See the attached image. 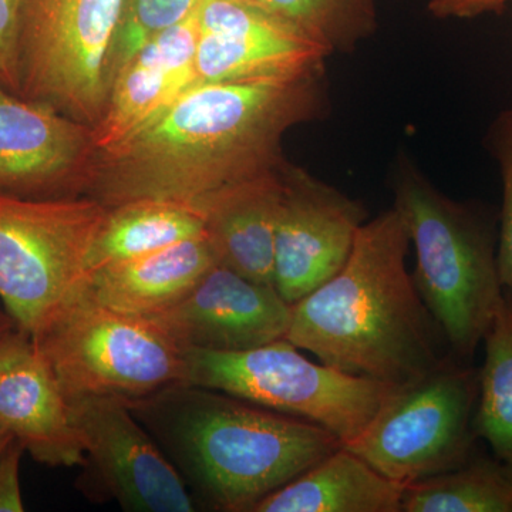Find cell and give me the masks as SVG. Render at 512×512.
Masks as SVG:
<instances>
[{
	"instance_id": "17",
	"label": "cell",
	"mask_w": 512,
	"mask_h": 512,
	"mask_svg": "<svg viewBox=\"0 0 512 512\" xmlns=\"http://www.w3.org/2000/svg\"><path fill=\"white\" fill-rule=\"evenodd\" d=\"M282 168L278 173L229 188L202 204L207 210L208 238L218 264L272 286Z\"/></svg>"
},
{
	"instance_id": "9",
	"label": "cell",
	"mask_w": 512,
	"mask_h": 512,
	"mask_svg": "<svg viewBox=\"0 0 512 512\" xmlns=\"http://www.w3.org/2000/svg\"><path fill=\"white\" fill-rule=\"evenodd\" d=\"M123 0H23L19 96L96 126L109 99L111 47Z\"/></svg>"
},
{
	"instance_id": "14",
	"label": "cell",
	"mask_w": 512,
	"mask_h": 512,
	"mask_svg": "<svg viewBox=\"0 0 512 512\" xmlns=\"http://www.w3.org/2000/svg\"><path fill=\"white\" fill-rule=\"evenodd\" d=\"M197 13L148 42L116 73L99 123L93 127L96 153L109 150L156 119L197 84Z\"/></svg>"
},
{
	"instance_id": "24",
	"label": "cell",
	"mask_w": 512,
	"mask_h": 512,
	"mask_svg": "<svg viewBox=\"0 0 512 512\" xmlns=\"http://www.w3.org/2000/svg\"><path fill=\"white\" fill-rule=\"evenodd\" d=\"M201 0H123L111 47L107 80L113 77L154 37L197 13Z\"/></svg>"
},
{
	"instance_id": "25",
	"label": "cell",
	"mask_w": 512,
	"mask_h": 512,
	"mask_svg": "<svg viewBox=\"0 0 512 512\" xmlns=\"http://www.w3.org/2000/svg\"><path fill=\"white\" fill-rule=\"evenodd\" d=\"M493 151L503 178V210L497 247L498 272L505 292L512 296V110L493 127Z\"/></svg>"
},
{
	"instance_id": "8",
	"label": "cell",
	"mask_w": 512,
	"mask_h": 512,
	"mask_svg": "<svg viewBox=\"0 0 512 512\" xmlns=\"http://www.w3.org/2000/svg\"><path fill=\"white\" fill-rule=\"evenodd\" d=\"M477 399L478 370L448 355L427 375L394 387L343 446L403 487L439 476L474 457Z\"/></svg>"
},
{
	"instance_id": "28",
	"label": "cell",
	"mask_w": 512,
	"mask_h": 512,
	"mask_svg": "<svg viewBox=\"0 0 512 512\" xmlns=\"http://www.w3.org/2000/svg\"><path fill=\"white\" fill-rule=\"evenodd\" d=\"M512 0H430L429 12L439 19H470L501 12Z\"/></svg>"
},
{
	"instance_id": "19",
	"label": "cell",
	"mask_w": 512,
	"mask_h": 512,
	"mask_svg": "<svg viewBox=\"0 0 512 512\" xmlns=\"http://www.w3.org/2000/svg\"><path fill=\"white\" fill-rule=\"evenodd\" d=\"M404 488L342 446L269 494L254 512H402Z\"/></svg>"
},
{
	"instance_id": "1",
	"label": "cell",
	"mask_w": 512,
	"mask_h": 512,
	"mask_svg": "<svg viewBox=\"0 0 512 512\" xmlns=\"http://www.w3.org/2000/svg\"><path fill=\"white\" fill-rule=\"evenodd\" d=\"M325 107L323 72L194 84L156 119L94 154L80 195L107 208L138 200L204 204L278 173L286 131Z\"/></svg>"
},
{
	"instance_id": "16",
	"label": "cell",
	"mask_w": 512,
	"mask_h": 512,
	"mask_svg": "<svg viewBox=\"0 0 512 512\" xmlns=\"http://www.w3.org/2000/svg\"><path fill=\"white\" fill-rule=\"evenodd\" d=\"M332 53L289 23L272 18L252 28L202 33L195 53L197 83L292 77L323 72Z\"/></svg>"
},
{
	"instance_id": "13",
	"label": "cell",
	"mask_w": 512,
	"mask_h": 512,
	"mask_svg": "<svg viewBox=\"0 0 512 512\" xmlns=\"http://www.w3.org/2000/svg\"><path fill=\"white\" fill-rule=\"evenodd\" d=\"M147 318L183 350L241 352L286 339L292 305L275 286L215 264L183 298Z\"/></svg>"
},
{
	"instance_id": "22",
	"label": "cell",
	"mask_w": 512,
	"mask_h": 512,
	"mask_svg": "<svg viewBox=\"0 0 512 512\" xmlns=\"http://www.w3.org/2000/svg\"><path fill=\"white\" fill-rule=\"evenodd\" d=\"M484 365L478 370L474 414L477 437L487 441L495 457L512 468V296L503 305L483 340Z\"/></svg>"
},
{
	"instance_id": "2",
	"label": "cell",
	"mask_w": 512,
	"mask_h": 512,
	"mask_svg": "<svg viewBox=\"0 0 512 512\" xmlns=\"http://www.w3.org/2000/svg\"><path fill=\"white\" fill-rule=\"evenodd\" d=\"M410 244L394 208L366 221L338 274L292 305L286 339L323 365L387 386L436 369L451 353L407 271Z\"/></svg>"
},
{
	"instance_id": "29",
	"label": "cell",
	"mask_w": 512,
	"mask_h": 512,
	"mask_svg": "<svg viewBox=\"0 0 512 512\" xmlns=\"http://www.w3.org/2000/svg\"><path fill=\"white\" fill-rule=\"evenodd\" d=\"M32 345V339L22 330L15 329L0 338V377Z\"/></svg>"
},
{
	"instance_id": "11",
	"label": "cell",
	"mask_w": 512,
	"mask_h": 512,
	"mask_svg": "<svg viewBox=\"0 0 512 512\" xmlns=\"http://www.w3.org/2000/svg\"><path fill=\"white\" fill-rule=\"evenodd\" d=\"M367 221L362 202L286 163L275 232L274 284L295 305L338 274Z\"/></svg>"
},
{
	"instance_id": "23",
	"label": "cell",
	"mask_w": 512,
	"mask_h": 512,
	"mask_svg": "<svg viewBox=\"0 0 512 512\" xmlns=\"http://www.w3.org/2000/svg\"><path fill=\"white\" fill-rule=\"evenodd\" d=\"M330 53L352 52L376 32L377 0H252Z\"/></svg>"
},
{
	"instance_id": "18",
	"label": "cell",
	"mask_w": 512,
	"mask_h": 512,
	"mask_svg": "<svg viewBox=\"0 0 512 512\" xmlns=\"http://www.w3.org/2000/svg\"><path fill=\"white\" fill-rule=\"evenodd\" d=\"M215 264L210 238L188 239L97 269L89 292L111 309L147 318L183 298Z\"/></svg>"
},
{
	"instance_id": "21",
	"label": "cell",
	"mask_w": 512,
	"mask_h": 512,
	"mask_svg": "<svg viewBox=\"0 0 512 512\" xmlns=\"http://www.w3.org/2000/svg\"><path fill=\"white\" fill-rule=\"evenodd\" d=\"M402 512H512V468L471 457L447 473L407 485Z\"/></svg>"
},
{
	"instance_id": "3",
	"label": "cell",
	"mask_w": 512,
	"mask_h": 512,
	"mask_svg": "<svg viewBox=\"0 0 512 512\" xmlns=\"http://www.w3.org/2000/svg\"><path fill=\"white\" fill-rule=\"evenodd\" d=\"M126 402L205 510L254 512L343 446L311 421L194 384Z\"/></svg>"
},
{
	"instance_id": "27",
	"label": "cell",
	"mask_w": 512,
	"mask_h": 512,
	"mask_svg": "<svg viewBox=\"0 0 512 512\" xmlns=\"http://www.w3.org/2000/svg\"><path fill=\"white\" fill-rule=\"evenodd\" d=\"M25 448L13 439L0 454V512H23L20 464Z\"/></svg>"
},
{
	"instance_id": "6",
	"label": "cell",
	"mask_w": 512,
	"mask_h": 512,
	"mask_svg": "<svg viewBox=\"0 0 512 512\" xmlns=\"http://www.w3.org/2000/svg\"><path fill=\"white\" fill-rule=\"evenodd\" d=\"M69 400H134L184 383V350L144 316L111 309L89 292L57 313L32 338Z\"/></svg>"
},
{
	"instance_id": "15",
	"label": "cell",
	"mask_w": 512,
	"mask_h": 512,
	"mask_svg": "<svg viewBox=\"0 0 512 512\" xmlns=\"http://www.w3.org/2000/svg\"><path fill=\"white\" fill-rule=\"evenodd\" d=\"M0 424L37 463L49 467L84 463L69 404L33 343L0 377Z\"/></svg>"
},
{
	"instance_id": "7",
	"label": "cell",
	"mask_w": 512,
	"mask_h": 512,
	"mask_svg": "<svg viewBox=\"0 0 512 512\" xmlns=\"http://www.w3.org/2000/svg\"><path fill=\"white\" fill-rule=\"evenodd\" d=\"M184 383L231 394L356 439L394 387L313 362L288 339L241 352L185 349Z\"/></svg>"
},
{
	"instance_id": "30",
	"label": "cell",
	"mask_w": 512,
	"mask_h": 512,
	"mask_svg": "<svg viewBox=\"0 0 512 512\" xmlns=\"http://www.w3.org/2000/svg\"><path fill=\"white\" fill-rule=\"evenodd\" d=\"M15 329H18L15 320L12 319V316L6 311L5 306L0 302V338L13 332Z\"/></svg>"
},
{
	"instance_id": "26",
	"label": "cell",
	"mask_w": 512,
	"mask_h": 512,
	"mask_svg": "<svg viewBox=\"0 0 512 512\" xmlns=\"http://www.w3.org/2000/svg\"><path fill=\"white\" fill-rule=\"evenodd\" d=\"M23 0H0V84L19 94L18 37Z\"/></svg>"
},
{
	"instance_id": "20",
	"label": "cell",
	"mask_w": 512,
	"mask_h": 512,
	"mask_svg": "<svg viewBox=\"0 0 512 512\" xmlns=\"http://www.w3.org/2000/svg\"><path fill=\"white\" fill-rule=\"evenodd\" d=\"M202 237H208L204 205L177 200L126 202L109 208L94 245L90 272Z\"/></svg>"
},
{
	"instance_id": "10",
	"label": "cell",
	"mask_w": 512,
	"mask_h": 512,
	"mask_svg": "<svg viewBox=\"0 0 512 512\" xmlns=\"http://www.w3.org/2000/svg\"><path fill=\"white\" fill-rule=\"evenodd\" d=\"M70 419L84 448L77 487L99 503L114 500L130 512H194L187 485L126 399L69 400Z\"/></svg>"
},
{
	"instance_id": "31",
	"label": "cell",
	"mask_w": 512,
	"mask_h": 512,
	"mask_svg": "<svg viewBox=\"0 0 512 512\" xmlns=\"http://www.w3.org/2000/svg\"><path fill=\"white\" fill-rule=\"evenodd\" d=\"M12 440V434L9 433L8 429H6L5 426H2V424H0V454H2V451L5 450L6 447H8V444Z\"/></svg>"
},
{
	"instance_id": "5",
	"label": "cell",
	"mask_w": 512,
	"mask_h": 512,
	"mask_svg": "<svg viewBox=\"0 0 512 512\" xmlns=\"http://www.w3.org/2000/svg\"><path fill=\"white\" fill-rule=\"evenodd\" d=\"M109 208L94 198H22L0 192V302L36 336L86 291Z\"/></svg>"
},
{
	"instance_id": "4",
	"label": "cell",
	"mask_w": 512,
	"mask_h": 512,
	"mask_svg": "<svg viewBox=\"0 0 512 512\" xmlns=\"http://www.w3.org/2000/svg\"><path fill=\"white\" fill-rule=\"evenodd\" d=\"M392 187L393 208L416 249L414 285L451 355L466 362L505 298L493 228L480 212L437 190L407 158L397 163Z\"/></svg>"
},
{
	"instance_id": "12",
	"label": "cell",
	"mask_w": 512,
	"mask_h": 512,
	"mask_svg": "<svg viewBox=\"0 0 512 512\" xmlns=\"http://www.w3.org/2000/svg\"><path fill=\"white\" fill-rule=\"evenodd\" d=\"M94 154L92 126L0 84V192L79 197Z\"/></svg>"
}]
</instances>
